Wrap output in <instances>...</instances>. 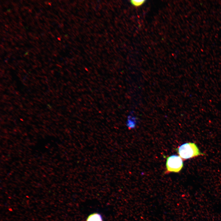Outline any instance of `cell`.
<instances>
[{
  "label": "cell",
  "mask_w": 221,
  "mask_h": 221,
  "mask_svg": "<svg viewBox=\"0 0 221 221\" xmlns=\"http://www.w3.org/2000/svg\"><path fill=\"white\" fill-rule=\"evenodd\" d=\"M176 150L183 160L205 155L200 152L196 145L194 143L188 142L182 144L176 149Z\"/></svg>",
  "instance_id": "6da1fadb"
},
{
  "label": "cell",
  "mask_w": 221,
  "mask_h": 221,
  "mask_svg": "<svg viewBox=\"0 0 221 221\" xmlns=\"http://www.w3.org/2000/svg\"><path fill=\"white\" fill-rule=\"evenodd\" d=\"M166 173H178L183 166V160L180 157L173 155L167 157L166 162Z\"/></svg>",
  "instance_id": "7a4b0ae2"
},
{
  "label": "cell",
  "mask_w": 221,
  "mask_h": 221,
  "mask_svg": "<svg viewBox=\"0 0 221 221\" xmlns=\"http://www.w3.org/2000/svg\"><path fill=\"white\" fill-rule=\"evenodd\" d=\"M86 221H103L102 215L98 213L91 214L87 217Z\"/></svg>",
  "instance_id": "3957f363"
},
{
  "label": "cell",
  "mask_w": 221,
  "mask_h": 221,
  "mask_svg": "<svg viewBox=\"0 0 221 221\" xmlns=\"http://www.w3.org/2000/svg\"><path fill=\"white\" fill-rule=\"evenodd\" d=\"M145 0H131L130 3L134 6L137 7L142 5L145 2Z\"/></svg>",
  "instance_id": "277c9868"
}]
</instances>
